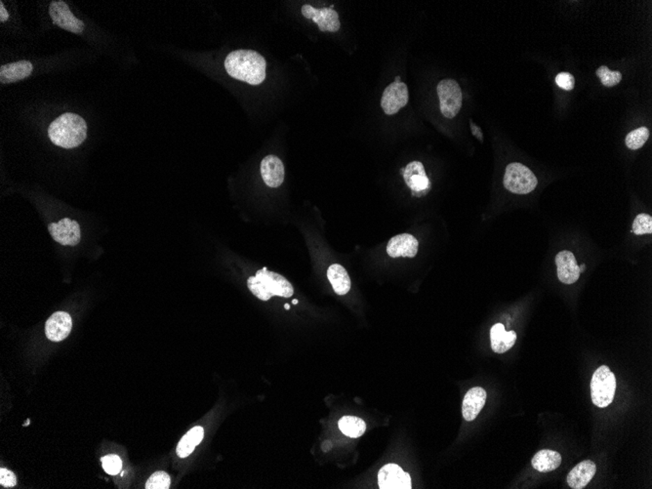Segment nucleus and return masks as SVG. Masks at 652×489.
Segmentation results:
<instances>
[{"label": "nucleus", "instance_id": "f257e3e1", "mask_svg": "<svg viewBox=\"0 0 652 489\" xmlns=\"http://www.w3.org/2000/svg\"><path fill=\"white\" fill-rule=\"evenodd\" d=\"M266 61L253 50L232 51L225 60L228 74L237 81L258 86L266 79Z\"/></svg>", "mask_w": 652, "mask_h": 489}, {"label": "nucleus", "instance_id": "f03ea898", "mask_svg": "<svg viewBox=\"0 0 652 489\" xmlns=\"http://www.w3.org/2000/svg\"><path fill=\"white\" fill-rule=\"evenodd\" d=\"M48 135L56 146L72 149L86 139L87 125L86 120L76 113H64L51 123Z\"/></svg>", "mask_w": 652, "mask_h": 489}, {"label": "nucleus", "instance_id": "7ed1b4c3", "mask_svg": "<svg viewBox=\"0 0 652 489\" xmlns=\"http://www.w3.org/2000/svg\"><path fill=\"white\" fill-rule=\"evenodd\" d=\"M247 285L252 294L262 301H268L271 297L290 298L294 294L292 283L283 275L270 272L266 268L256 273V275L248 278Z\"/></svg>", "mask_w": 652, "mask_h": 489}, {"label": "nucleus", "instance_id": "20e7f679", "mask_svg": "<svg viewBox=\"0 0 652 489\" xmlns=\"http://www.w3.org/2000/svg\"><path fill=\"white\" fill-rule=\"evenodd\" d=\"M617 378L607 365L596 370L591 381V396L593 403L600 408H607L614 399Z\"/></svg>", "mask_w": 652, "mask_h": 489}, {"label": "nucleus", "instance_id": "39448f33", "mask_svg": "<svg viewBox=\"0 0 652 489\" xmlns=\"http://www.w3.org/2000/svg\"><path fill=\"white\" fill-rule=\"evenodd\" d=\"M537 178L528 167L522 163L509 164L504 175V186L509 192L527 195L537 187Z\"/></svg>", "mask_w": 652, "mask_h": 489}, {"label": "nucleus", "instance_id": "423d86ee", "mask_svg": "<svg viewBox=\"0 0 652 489\" xmlns=\"http://www.w3.org/2000/svg\"><path fill=\"white\" fill-rule=\"evenodd\" d=\"M437 91L440 111L443 116L452 120L461 110L463 98L459 84L453 79H443L438 84Z\"/></svg>", "mask_w": 652, "mask_h": 489}, {"label": "nucleus", "instance_id": "0eeeda50", "mask_svg": "<svg viewBox=\"0 0 652 489\" xmlns=\"http://www.w3.org/2000/svg\"><path fill=\"white\" fill-rule=\"evenodd\" d=\"M51 20L56 26L70 33H81L84 24L72 13L69 6L64 1H52L49 6Z\"/></svg>", "mask_w": 652, "mask_h": 489}, {"label": "nucleus", "instance_id": "6e6552de", "mask_svg": "<svg viewBox=\"0 0 652 489\" xmlns=\"http://www.w3.org/2000/svg\"><path fill=\"white\" fill-rule=\"evenodd\" d=\"M408 88L404 82H392L383 92L381 106L388 115H396L408 103Z\"/></svg>", "mask_w": 652, "mask_h": 489}, {"label": "nucleus", "instance_id": "1a4fd4ad", "mask_svg": "<svg viewBox=\"0 0 652 489\" xmlns=\"http://www.w3.org/2000/svg\"><path fill=\"white\" fill-rule=\"evenodd\" d=\"M48 230L53 239L62 246H74L81 241V227L79 223L69 218H65L58 223H51Z\"/></svg>", "mask_w": 652, "mask_h": 489}, {"label": "nucleus", "instance_id": "9d476101", "mask_svg": "<svg viewBox=\"0 0 652 489\" xmlns=\"http://www.w3.org/2000/svg\"><path fill=\"white\" fill-rule=\"evenodd\" d=\"M378 484L381 489H411L409 474L397 464H387L378 473Z\"/></svg>", "mask_w": 652, "mask_h": 489}, {"label": "nucleus", "instance_id": "9b49d317", "mask_svg": "<svg viewBox=\"0 0 652 489\" xmlns=\"http://www.w3.org/2000/svg\"><path fill=\"white\" fill-rule=\"evenodd\" d=\"M302 14L305 18L314 21L321 31L336 33L340 29L338 13L333 9H317L309 4H305L302 7Z\"/></svg>", "mask_w": 652, "mask_h": 489}, {"label": "nucleus", "instance_id": "f8f14e48", "mask_svg": "<svg viewBox=\"0 0 652 489\" xmlns=\"http://www.w3.org/2000/svg\"><path fill=\"white\" fill-rule=\"evenodd\" d=\"M404 181L408 188L411 189L413 195L421 197L425 195L430 188V181L426 175L424 166L420 161H412L407 164L404 170H402Z\"/></svg>", "mask_w": 652, "mask_h": 489}, {"label": "nucleus", "instance_id": "ddd939ff", "mask_svg": "<svg viewBox=\"0 0 652 489\" xmlns=\"http://www.w3.org/2000/svg\"><path fill=\"white\" fill-rule=\"evenodd\" d=\"M418 241L411 234H397L388 242L387 253L392 258H413L418 252Z\"/></svg>", "mask_w": 652, "mask_h": 489}, {"label": "nucleus", "instance_id": "4468645a", "mask_svg": "<svg viewBox=\"0 0 652 489\" xmlns=\"http://www.w3.org/2000/svg\"><path fill=\"white\" fill-rule=\"evenodd\" d=\"M72 328V316L65 312H57L46 321L45 333L53 342H61L69 336Z\"/></svg>", "mask_w": 652, "mask_h": 489}, {"label": "nucleus", "instance_id": "2eb2a0df", "mask_svg": "<svg viewBox=\"0 0 652 489\" xmlns=\"http://www.w3.org/2000/svg\"><path fill=\"white\" fill-rule=\"evenodd\" d=\"M557 278L564 284H573L580 277V268L571 251H562L556 256Z\"/></svg>", "mask_w": 652, "mask_h": 489}, {"label": "nucleus", "instance_id": "dca6fc26", "mask_svg": "<svg viewBox=\"0 0 652 489\" xmlns=\"http://www.w3.org/2000/svg\"><path fill=\"white\" fill-rule=\"evenodd\" d=\"M261 175L266 185L271 188H278L285 181V166L280 157H266L261 162Z\"/></svg>", "mask_w": 652, "mask_h": 489}, {"label": "nucleus", "instance_id": "f3484780", "mask_svg": "<svg viewBox=\"0 0 652 489\" xmlns=\"http://www.w3.org/2000/svg\"><path fill=\"white\" fill-rule=\"evenodd\" d=\"M486 401V390L482 387H475L467 392L463 399V417L468 422L474 421L477 417Z\"/></svg>", "mask_w": 652, "mask_h": 489}, {"label": "nucleus", "instance_id": "a211bd4d", "mask_svg": "<svg viewBox=\"0 0 652 489\" xmlns=\"http://www.w3.org/2000/svg\"><path fill=\"white\" fill-rule=\"evenodd\" d=\"M597 472V466L591 460L577 464L567 476V483L572 489H582L592 481Z\"/></svg>", "mask_w": 652, "mask_h": 489}, {"label": "nucleus", "instance_id": "6ab92c4d", "mask_svg": "<svg viewBox=\"0 0 652 489\" xmlns=\"http://www.w3.org/2000/svg\"><path fill=\"white\" fill-rule=\"evenodd\" d=\"M33 64L29 61H19L0 67V82L2 84L13 83L30 77L33 72Z\"/></svg>", "mask_w": 652, "mask_h": 489}, {"label": "nucleus", "instance_id": "aec40b11", "mask_svg": "<svg viewBox=\"0 0 652 489\" xmlns=\"http://www.w3.org/2000/svg\"><path fill=\"white\" fill-rule=\"evenodd\" d=\"M491 348L494 353H504L510 350L517 341L515 331H506L502 323H496L491 330Z\"/></svg>", "mask_w": 652, "mask_h": 489}, {"label": "nucleus", "instance_id": "412c9836", "mask_svg": "<svg viewBox=\"0 0 652 489\" xmlns=\"http://www.w3.org/2000/svg\"><path fill=\"white\" fill-rule=\"evenodd\" d=\"M532 467L540 473H548L559 468L562 464V456L554 450L543 449L533 456Z\"/></svg>", "mask_w": 652, "mask_h": 489}, {"label": "nucleus", "instance_id": "4be33fe9", "mask_svg": "<svg viewBox=\"0 0 652 489\" xmlns=\"http://www.w3.org/2000/svg\"><path fill=\"white\" fill-rule=\"evenodd\" d=\"M327 278L331 282L334 291L338 295H345L350 291V275L347 273L346 268L339 264H333L327 271Z\"/></svg>", "mask_w": 652, "mask_h": 489}, {"label": "nucleus", "instance_id": "5701e85b", "mask_svg": "<svg viewBox=\"0 0 652 489\" xmlns=\"http://www.w3.org/2000/svg\"><path fill=\"white\" fill-rule=\"evenodd\" d=\"M205 435V431L200 426H196L180 440L178 447H177V454L181 458H186L189 455L193 454V450L198 444Z\"/></svg>", "mask_w": 652, "mask_h": 489}, {"label": "nucleus", "instance_id": "b1692460", "mask_svg": "<svg viewBox=\"0 0 652 489\" xmlns=\"http://www.w3.org/2000/svg\"><path fill=\"white\" fill-rule=\"evenodd\" d=\"M338 426L341 432L351 439H358L367 431V424L365 421L356 416H344L339 420Z\"/></svg>", "mask_w": 652, "mask_h": 489}, {"label": "nucleus", "instance_id": "393cba45", "mask_svg": "<svg viewBox=\"0 0 652 489\" xmlns=\"http://www.w3.org/2000/svg\"><path fill=\"white\" fill-rule=\"evenodd\" d=\"M649 138V131L646 127L637 128L630 132L626 137V146L633 151L641 149Z\"/></svg>", "mask_w": 652, "mask_h": 489}, {"label": "nucleus", "instance_id": "a878e982", "mask_svg": "<svg viewBox=\"0 0 652 489\" xmlns=\"http://www.w3.org/2000/svg\"><path fill=\"white\" fill-rule=\"evenodd\" d=\"M598 77H600L603 86L613 87L617 86L622 81V74L620 72H612L607 66H602L597 70Z\"/></svg>", "mask_w": 652, "mask_h": 489}, {"label": "nucleus", "instance_id": "bb28decb", "mask_svg": "<svg viewBox=\"0 0 652 489\" xmlns=\"http://www.w3.org/2000/svg\"><path fill=\"white\" fill-rule=\"evenodd\" d=\"M633 232L637 236L651 234L652 232V218L651 215L639 214L633 223Z\"/></svg>", "mask_w": 652, "mask_h": 489}, {"label": "nucleus", "instance_id": "cd10ccee", "mask_svg": "<svg viewBox=\"0 0 652 489\" xmlns=\"http://www.w3.org/2000/svg\"><path fill=\"white\" fill-rule=\"evenodd\" d=\"M171 479L166 472H157L148 479L147 489H168L170 488Z\"/></svg>", "mask_w": 652, "mask_h": 489}, {"label": "nucleus", "instance_id": "c85d7f7f", "mask_svg": "<svg viewBox=\"0 0 652 489\" xmlns=\"http://www.w3.org/2000/svg\"><path fill=\"white\" fill-rule=\"evenodd\" d=\"M102 464L105 472L109 474H118L122 468V461L118 455H108V456L102 458Z\"/></svg>", "mask_w": 652, "mask_h": 489}, {"label": "nucleus", "instance_id": "c756f323", "mask_svg": "<svg viewBox=\"0 0 652 489\" xmlns=\"http://www.w3.org/2000/svg\"><path fill=\"white\" fill-rule=\"evenodd\" d=\"M557 86L566 91H571L575 86V79L568 72H561L556 77Z\"/></svg>", "mask_w": 652, "mask_h": 489}, {"label": "nucleus", "instance_id": "7c9ffc66", "mask_svg": "<svg viewBox=\"0 0 652 489\" xmlns=\"http://www.w3.org/2000/svg\"><path fill=\"white\" fill-rule=\"evenodd\" d=\"M17 479L15 474L6 469L0 470V484L6 488H13L16 486Z\"/></svg>", "mask_w": 652, "mask_h": 489}, {"label": "nucleus", "instance_id": "2f4dec72", "mask_svg": "<svg viewBox=\"0 0 652 489\" xmlns=\"http://www.w3.org/2000/svg\"><path fill=\"white\" fill-rule=\"evenodd\" d=\"M470 125H471V130H472V135H474L475 137H477V139L479 140V141L484 142V135H482L481 128L477 127V125H475V123L472 122V120L470 121Z\"/></svg>", "mask_w": 652, "mask_h": 489}, {"label": "nucleus", "instance_id": "473e14b6", "mask_svg": "<svg viewBox=\"0 0 652 489\" xmlns=\"http://www.w3.org/2000/svg\"><path fill=\"white\" fill-rule=\"evenodd\" d=\"M8 13H7L6 9L4 8L3 2H0V21L6 22L8 20Z\"/></svg>", "mask_w": 652, "mask_h": 489}, {"label": "nucleus", "instance_id": "72a5a7b5", "mask_svg": "<svg viewBox=\"0 0 652 489\" xmlns=\"http://www.w3.org/2000/svg\"><path fill=\"white\" fill-rule=\"evenodd\" d=\"M579 268H580V273L584 272V271H585V265L581 266V267H579Z\"/></svg>", "mask_w": 652, "mask_h": 489}, {"label": "nucleus", "instance_id": "f704fd0d", "mask_svg": "<svg viewBox=\"0 0 652 489\" xmlns=\"http://www.w3.org/2000/svg\"><path fill=\"white\" fill-rule=\"evenodd\" d=\"M396 81H397V82H401V77H396Z\"/></svg>", "mask_w": 652, "mask_h": 489}]
</instances>
